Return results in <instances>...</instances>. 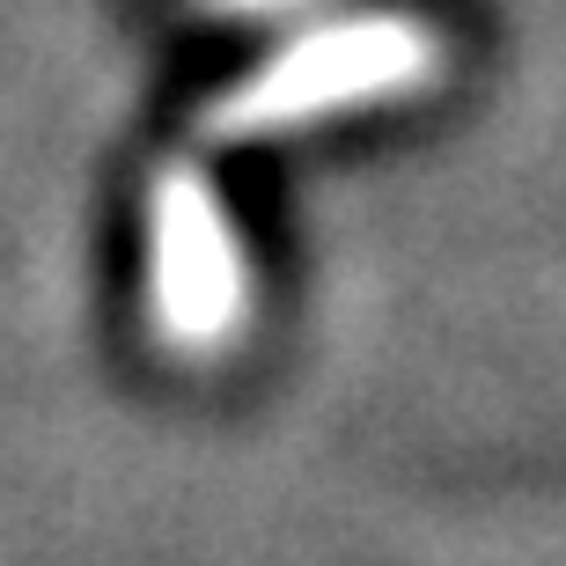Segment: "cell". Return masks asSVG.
Segmentation results:
<instances>
[{
    "instance_id": "1",
    "label": "cell",
    "mask_w": 566,
    "mask_h": 566,
    "mask_svg": "<svg viewBox=\"0 0 566 566\" xmlns=\"http://www.w3.org/2000/svg\"><path fill=\"white\" fill-rule=\"evenodd\" d=\"M434 82V38L412 15H354L332 30H310L280 60L213 96L199 111V140L235 147V140H280V133L346 118L360 104H390Z\"/></svg>"
},
{
    "instance_id": "2",
    "label": "cell",
    "mask_w": 566,
    "mask_h": 566,
    "mask_svg": "<svg viewBox=\"0 0 566 566\" xmlns=\"http://www.w3.org/2000/svg\"><path fill=\"white\" fill-rule=\"evenodd\" d=\"M147 316L177 354H213L251 316V273L199 163H163L147 185Z\"/></svg>"
}]
</instances>
